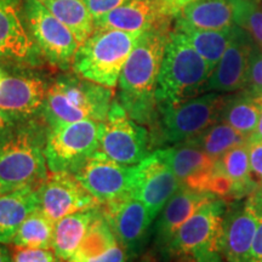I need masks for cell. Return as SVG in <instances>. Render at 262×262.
<instances>
[{"label": "cell", "mask_w": 262, "mask_h": 262, "mask_svg": "<svg viewBox=\"0 0 262 262\" xmlns=\"http://www.w3.org/2000/svg\"><path fill=\"white\" fill-rule=\"evenodd\" d=\"M171 26L147 29L140 34L118 81V102L135 122L146 127L158 124L156 90Z\"/></svg>", "instance_id": "obj_1"}, {"label": "cell", "mask_w": 262, "mask_h": 262, "mask_svg": "<svg viewBox=\"0 0 262 262\" xmlns=\"http://www.w3.org/2000/svg\"><path fill=\"white\" fill-rule=\"evenodd\" d=\"M49 130L44 118L17 122L0 142V182L11 189H38L49 175L45 157Z\"/></svg>", "instance_id": "obj_2"}, {"label": "cell", "mask_w": 262, "mask_h": 262, "mask_svg": "<svg viewBox=\"0 0 262 262\" xmlns=\"http://www.w3.org/2000/svg\"><path fill=\"white\" fill-rule=\"evenodd\" d=\"M212 71L211 66L194 50L185 35L172 29L157 83L158 111L178 106L204 93Z\"/></svg>", "instance_id": "obj_3"}, {"label": "cell", "mask_w": 262, "mask_h": 262, "mask_svg": "<svg viewBox=\"0 0 262 262\" xmlns=\"http://www.w3.org/2000/svg\"><path fill=\"white\" fill-rule=\"evenodd\" d=\"M113 100L111 88L77 73L61 75L49 84L42 118L50 129L80 120L103 122Z\"/></svg>", "instance_id": "obj_4"}, {"label": "cell", "mask_w": 262, "mask_h": 262, "mask_svg": "<svg viewBox=\"0 0 262 262\" xmlns=\"http://www.w3.org/2000/svg\"><path fill=\"white\" fill-rule=\"evenodd\" d=\"M226 210V199L215 198L205 203L180 227L164 253L156 256L162 262H225L221 239Z\"/></svg>", "instance_id": "obj_5"}, {"label": "cell", "mask_w": 262, "mask_h": 262, "mask_svg": "<svg viewBox=\"0 0 262 262\" xmlns=\"http://www.w3.org/2000/svg\"><path fill=\"white\" fill-rule=\"evenodd\" d=\"M141 33L95 29L93 34L80 44L72 68L85 79L114 89Z\"/></svg>", "instance_id": "obj_6"}, {"label": "cell", "mask_w": 262, "mask_h": 262, "mask_svg": "<svg viewBox=\"0 0 262 262\" xmlns=\"http://www.w3.org/2000/svg\"><path fill=\"white\" fill-rule=\"evenodd\" d=\"M228 97V95L211 91L189 98L178 106L160 110L162 140L172 146L198 137L220 122L222 110Z\"/></svg>", "instance_id": "obj_7"}, {"label": "cell", "mask_w": 262, "mask_h": 262, "mask_svg": "<svg viewBox=\"0 0 262 262\" xmlns=\"http://www.w3.org/2000/svg\"><path fill=\"white\" fill-rule=\"evenodd\" d=\"M22 9L29 34L42 58L58 70H70L80 47L74 33L39 0H22Z\"/></svg>", "instance_id": "obj_8"}, {"label": "cell", "mask_w": 262, "mask_h": 262, "mask_svg": "<svg viewBox=\"0 0 262 262\" xmlns=\"http://www.w3.org/2000/svg\"><path fill=\"white\" fill-rule=\"evenodd\" d=\"M100 123L80 120L51 127L45 147L49 171L77 172L88 158L100 149Z\"/></svg>", "instance_id": "obj_9"}, {"label": "cell", "mask_w": 262, "mask_h": 262, "mask_svg": "<svg viewBox=\"0 0 262 262\" xmlns=\"http://www.w3.org/2000/svg\"><path fill=\"white\" fill-rule=\"evenodd\" d=\"M100 149L124 165L134 166L150 155L152 136L125 112L118 100H113L108 116L100 123Z\"/></svg>", "instance_id": "obj_10"}, {"label": "cell", "mask_w": 262, "mask_h": 262, "mask_svg": "<svg viewBox=\"0 0 262 262\" xmlns=\"http://www.w3.org/2000/svg\"><path fill=\"white\" fill-rule=\"evenodd\" d=\"M103 215L130 260L146 253L152 235L153 217L147 206L131 194L101 205Z\"/></svg>", "instance_id": "obj_11"}, {"label": "cell", "mask_w": 262, "mask_h": 262, "mask_svg": "<svg viewBox=\"0 0 262 262\" xmlns=\"http://www.w3.org/2000/svg\"><path fill=\"white\" fill-rule=\"evenodd\" d=\"M181 186L166 159L164 149H157L134 165L130 194L147 206L153 220Z\"/></svg>", "instance_id": "obj_12"}, {"label": "cell", "mask_w": 262, "mask_h": 262, "mask_svg": "<svg viewBox=\"0 0 262 262\" xmlns=\"http://www.w3.org/2000/svg\"><path fill=\"white\" fill-rule=\"evenodd\" d=\"M192 0H131L95 19V29H119L145 32L147 29L171 26L181 10Z\"/></svg>", "instance_id": "obj_13"}, {"label": "cell", "mask_w": 262, "mask_h": 262, "mask_svg": "<svg viewBox=\"0 0 262 262\" xmlns=\"http://www.w3.org/2000/svg\"><path fill=\"white\" fill-rule=\"evenodd\" d=\"M134 166L124 165L96 150L74 173L81 186L101 205L130 194Z\"/></svg>", "instance_id": "obj_14"}, {"label": "cell", "mask_w": 262, "mask_h": 262, "mask_svg": "<svg viewBox=\"0 0 262 262\" xmlns=\"http://www.w3.org/2000/svg\"><path fill=\"white\" fill-rule=\"evenodd\" d=\"M38 196L39 208L54 222L73 212L101 205L74 173L70 172H50L38 187Z\"/></svg>", "instance_id": "obj_15"}, {"label": "cell", "mask_w": 262, "mask_h": 262, "mask_svg": "<svg viewBox=\"0 0 262 262\" xmlns=\"http://www.w3.org/2000/svg\"><path fill=\"white\" fill-rule=\"evenodd\" d=\"M48 89V81L37 74H6L0 83V110L16 122L40 119Z\"/></svg>", "instance_id": "obj_16"}, {"label": "cell", "mask_w": 262, "mask_h": 262, "mask_svg": "<svg viewBox=\"0 0 262 262\" xmlns=\"http://www.w3.org/2000/svg\"><path fill=\"white\" fill-rule=\"evenodd\" d=\"M41 58L26 25L22 0H0V60L38 66Z\"/></svg>", "instance_id": "obj_17"}, {"label": "cell", "mask_w": 262, "mask_h": 262, "mask_svg": "<svg viewBox=\"0 0 262 262\" xmlns=\"http://www.w3.org/2000/svg\"><path fill=\"white\" fill-rule=\"evenodd\" d=\"M255 42L243 28H235L234 37L216 64L205 85L206 93L229 94L247 89L249 67Z\"/></svg>", "instance_id": "obj_18"}, {"label": "cell", "mask_w": 262, "mask_h": 262, "mask_svg": "<svg viewBox=\"0 0 262 262\" xmlns=\"http://www.w3.org/2000/svg\"><path fill=\"white\" fill-rule=\"evenodd\" d=\"M215 198L217 196L211 193L194 191L186 186H180V188L173 193L156 219L155 228L152 229L157 253L155 255L157 256L162 255L180 227L201 206Z\"/></svg>", "instance_id": "obj_19"}, {"label": "cell", "mask_w": 262, "mask_h": 262, "mask_svg": "<svg viewBox=\"0 0 262 262\" xmlns=\"http://www.w3.org/2000/svg\"><path fill=\"white\" fill-rule=\"evenodd\" d=\"M258 216L248 201L243 205L227 208L224 219L221 255L225 262H251V247Z\"/></svg>", "instance_id": "obj_20"}, {"label": "cell", "mask_w": 262, "mask_h": 262, "mask_svg": "<svg viewBox=\"0 0 262 262\" xmlns=\"http://www.w3.org/2000/svg\"><path fill=\"white\" fill-rule=\"evenodd\" d=\"M164 152L182 186L208 193L209 182L216 169L214 158L191 141L170 146Z\"/></svg>", "instance_id": "obj_21"}, {"label": "cell", "mask_w": 262, "mask_h": 262, "mask_svg": "<svg viewBox=\"0 0 262 262\" xmlns=\"http://www.w3.org/2000/svg\"><path fill=\"white\" fill-rule=\"evenodd\" d=\"M237 0H192L176 16L175 25L203 29L224 31L234 27Z\"/></svg>", "instance_id": "obj_22"}, {"label": "cell", "mask_w": 262, "mask_h": 262, "mask_svg": "<svg viewBox=\"0 0 262 262\" xmlns=\"http://www.w3.org/2000/svg\"><path fill=\"white\" fill-rule=\"evenodd\" d=\"M39 208L37 188H17L0 194V243L11 244L19 226Z\"/></svg>", "instance_id": "obj_23"}, {"label": "cell", "mask_w": 262, "mask_h": 262, "mask_svg": "<svg viewBox=\"0 0 262 262\" xmlns=\"http://www.w3.org/2000/svg\"><path fill=\"white\" fill-rule=\"evenodd\" d=\"M98 208L86 209L64 216L55 222L52 247L58 262L70 261L86 234Z\"/></svg>", "instance_id": "obj_24"}, {"label": "cell", "mask_w": 262, "mask_h": 262, "mask_svg": "<svg viewBox=\"0 0 262 262\" xmlns=\"http://www.w3.org/2000/svg\"><path fill=\"white\" fill-rule=\"evenodd\" d=\"M262 114V95L244 89L234 96H229L222 110L220 122H224L243 134L248 139L256 130Z\"/></svg>", "instance_id": "obj_25"}, {"label": "cell", "mask_w": 262, "mask_h": 262, "mask_svg": "<svg viewBox=\"0 0 262 262\" xmlns=\"http://www.w3.org/2000/svg\"><path fill=\"white\" fill-rule=\"evenodd\" d=\"M235 28L237 26L224 29V31H203V29L191 28L187 26L175 25L173 31L182 33L189 44L194 48V50L214 70L221 57L224 56L228 45L231 44L232 39L234 37Z\"/></svg>", "instance_id": "obj_26"}, {"label": "cell", "mask_w": 262, "mask_h": 262, "mask_svg": "<svg viewBox=\"0 0 262 262\" xmlns=\"http://www.w3.org/2000/svg\"><path fill=\"white\" fill-rule=\"evenodd\" d=\"M55 17L67 26L78 41L84 42L95 31V19L85 0H39Z\"/></svg>", "instance_id": "obj_27"}, {"label": "cell", "mask_w": 262, "mask_h": 262, "mask_svg": "<svg viewBox=\"0 0 262 262\" xmlns=\"http://www.w3.org/2000/svg\"><path fill=\"white\" fill-rule=\"evenodd\" d=\"M118 243L119 242H118L116 234L113 233L112 228L104 217L102 208L100 205L97 214L91 222L83 242L71 260L89 262L93 258L101 256L110 249L116 247Z\"/></svg>", "instance_id": "obj_28"}, {"label": "cell", "mask_w": 262, "mask_h": 262, "mask_svg": "<svg viewBox=\"0 0 262 262\" xmlns=\"http://www.w3.org/2000/svg\"><path fill=\"white\" fill-rule=\"evenodd\" d=\"M248 143L234 147L216 159L217 169L233 181L234 198L237 199L243 195L251 194L256 189L250 176Z\"/></svg>", "instance_id": "obj_29"}, {"label": "cell", "mask_w": 262, "mask_h": 262, "mask_svg": "<svg viewBox=\"0 0 262 262\" xmlns=\"http://www.w3.org/2000/svg\"><path fill=\"white\" fill-rule=\"evenodd\" d=\"M55 222L37 208L29 214L16 232L12 245L25 248L51 249Z\"/></svg>", "instance_id": "obj_30"}, {"label": "cell", "mask_w": 262, "mask_h": 262, "mask_svg": "<svg viewBox=\"0 0 262 262\" xmlns=\"http://www.w3.org/2000/svg\"><path fill=\"white\" fill-rule=\"evenodd\" d=\"M191 142L216 160L227 150L248 143L249 139L228 124L217 122Z\"/></svg>", "instance_id": "obj_31"}, {"label": "cell", "mask_w": 262, "mask_h": 262, "mask_svg": "<svg viewBox=\"0 0 262 262\" xmlns=\"http://www.w3.org/2000/svg\"><path fill=\"white\" fill-rule=\"evenodd\" d=\"M235 25L250 35L255 45L262 50V5L261 0H237Z\"/></svg>", "instance_id": "obj_32"}, {"label": "cell", "mask_w": 262, "mask_h": 262, "mask_svg": "<svg viewBox=\"0 0 262 262\" xmlns=\"http://www.w3.org/2000/svg\"><path fill=\"white\" fill-rule=\"evenodd\" d=\"M11 255L12 262H58L52 249L15 247Z\"/></svg>", "instance_id": "obj_33"}, {"label": "cell", "mask_w": 262, "mask_h": 262, "mask_svg": "<svg viewBox=\"0 0 262 262\" xmlns=\"http://www.w3.org/2000/svg\"><path fill=\"white\" fill-rule=\"evenodd\" d=\"M249 162H250V176L255 188L262 186V141L248 143Z\"/></svg>", "instance_id": "obj_34"}, {"label": "cell", "mask_w": 262, "mask_h": 262, "mask_svg": "<svg viewBox=\"0 0 262 262\" xmlns=\"http://www.w3.org/2000/svg\"><path fill=\"white\" fill-rule=\"evenodd\" d=\"M247 89L255 94L262 95V52L256 49L251 56Z\"/></svg>", "instance_id": "obj_35"}, {"label": "cell", "mask_w": 262, "mask_h": 262, "mask_svg": "<svg viewBox=\"0 0 262 262\" xmlns=\"http://www.w3.org/2000/svg\"><path fill=\"white\" fill-rule=\"evenodd\" d=\"M129 2H131V0H85L94 19L125 5Z\"/></svg>", "instance_id": "obj_36"}, {"label": "cell", "mask_w": 262, "mask_h": 262, "mask_svg": "<svg viewBox=\"0 0 262 262\" xmlns=\"http://www.w3.org/2000/svg\"><path fill=\"white\" fill-rule=\"evenodd\" d=\"M129 261L130 258L127 256L125 249L118 243L116 247L110 249V250L101 255V256L93 258V260L89 262H129Z\"/></svg>", "instance_id": "obj_37"}, {"label": "cell", "mask_w": 262, "mask_h": 262, "mask_svg": "<svg viewBox=\"0 0 262 262\" xmlns=\"http://www.w3.org/2000/svg\"><path fill=\"white\" fill-rule=\"evenodd\" d=\"M251 262H262V217H260L251 247Z\"/></svg>", "instance_id": "obj_38"}, {"label": "cell", "mask_w": 262, "mask_h": 262, "mask_svg": "<svg viewBox=\"0 0 262 262\" xmlns=\"http://www.w3.org/2000/svg\"><path fill=\"white\" fill-rule=\"evenodd\" d=\"M17 122L10 114L5 113L4 111L0 110V142L5 139L6 135L12 130Z\"/></svg>", "instance_id": "obj_39"}, {"label": "cell", "mask_w": 262, "mask_h": 262, "mask_svg": "<svg viewBox=\"0 0 262 262\" xmlns=\"http://www.w3.org/2000/svg\"><path fill=\"white\" fill-rule=\"evenodd\" d=\"M248 203L251 205L255 212L262 217V186L255 189L248 198Z\"/></svg>", "instance_id": "obj_40"}, {"label": "cell", "mask_w": 262, "mask_h": 262, "mask_svg": "<svg viewBox=\"0 0 262 262\" xmlns=\"http://www.w3.org/2000/svg\"><path fill=\"white\" fill-rule=\"evenodd\" d=\"M0 262H12L11 251L2 243H0Z\"/></svg>", "instance_id": "obj_41"}, {"label": "cell", "mask_w": 262, "mask_h": 262, "mask_svg": "<svg viewBox=\"0 0 262 262\" xmlns=\"http://www.w3.org/2000/svg\"><path fill=\"white\" fill-rule=\"evenodd\" d=\"M255 141H262V114L258 120L256 130L254 131V134L249 137V142H255Z\"/></svg>", "instance_id": "obj_42"}, {"label": "cell", "mask_w": 262, "mask_h": 262, "mask_svg": "<svg viewBox=\"0 0 262 262\" xmlns=\"http://www.w3.org/2000/svg\"><path fill=\"white\" fill-rule=\"evenodd\" d=\"M140 262H162L158 260V257L152 253H145L140 257Z\"/></svg>", "instance_id": "obj_43"}, {"label": "cell", "mask_w": 262, "mask_h": 262, "mask_svg": "<svg viewBox=\"0 0 262 262\" xmlns=\"http://www.w3.org/2000/svg\"><path fill=\"white\" fill-rule=\"evenodd\" d=\"M9 191H12V189L10 188L9 186H6V185H4V183H2V182H0V194H2V193L9 192Z\"/></svg>", "instance_id": "obj_44"}, {"label": "cell", "mask_w": 262, "mask_h": 262, "mask_svg": "<svg viewBox=\"0 0 262 262\" xmlns=\"http://www.w3.org/2000/svg\"><path fill=\"white\" fill-rule=\"evenodd\" d=\"M6 74H8V73H6V72L4 71V70H3V68L2 67H0V83H2V80L3 79H4V78H5V75Z\"/></svg>", "instance_id": "obj_45"}, {"label": "cell", "mask_w": 262, "mask_h": 262, "mask_svg": "<svg viewBox=\"0 0 262 262\" xmlns=\"http://www.w3.org/2000/svg\"><path fill=\"white\" fill-rule=\"evenodd\" d=\"M176 262H194V261H192V260H179Z\"/></svg>", "instance_id": "obj_46"}, {"label": "cell", "mask_w": 262, "mask_h": 262, "mask_svg": "<svg viewBox=\"0 0 262 262\" xmlns=\"http://www.w3.org/2000/svg\"><path fill=\"white\" fill-rule=\"evenodd\" d=\"M67 262H78V261H74V260H70V261H67Z\"/></svg>", "instance_id": "obj_47"}]
</instances>
